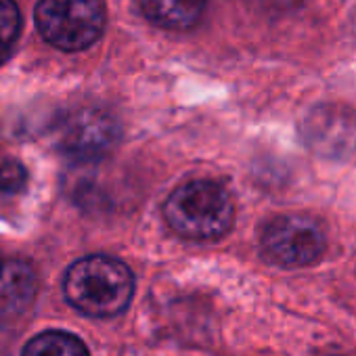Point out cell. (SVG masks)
Returning <instances> with one entry per match:
<instances>
[{
	"label": "cell",
	"mask_w": 356,
	"mask_h": 356,
	"mask_svg": "<svg viewBox=\"0 0 356 356\" xmlns=\"http://www.w3.org/2000/svg\"><path fill=\"white\" fill-rule=\"evenodd\" d=\"M67 302L86 316L109 318L124 312L134 293L130 268L111 256H86L74 262L65 275Z\"/></svg>",
	"instance_id": "obj_1"
},
{
	"label": "cell",
	"mask_w": 356,
	"mask_h": 356,
	"mask_svg": "<svg viewBox=\"0 0 356 356\" xmlns=\"http://www.w3.org/2000/svg\"><path fill=\"white\" fill-rule=\"evenodd\" d=\"M168 227L191 241L225 237L235 220L231 193L214 181H191L170 193L163 204Z\"/></svg>",
	"instance_id": "obj_2"
},
{
	"label": "cell",
	"mask_w": 356,
	"mask_h": 356,
	"mask_svg": "<svg viewBox=\"0 0 356 356\" xmlns=\"http://www.w3.org/2000/svg\"><path fill=\"white\" fill-rule=\"evenodd\" d=\"M40 36L59 51L90 49L105 30L103 0H40L36 7Z\"/></svg>",
	"instance_id": "obj_3"
},
{
	"label": "cell",
	"mask_w": 356,
	"mask_h": 356,
	"mask_svg": "<svg viewBox=\"0 0 356 356\" xmlns=\"http://www.w3.org/2000/svg\"><path fill=\"white\" fill-rule=\"evenodd\" d=\"M327 248L321 225L308 216L289 214L268 222L260 237V252L266 262L283 268L314 264Z\"/></svg>",
	"instance_id": "obj_4"
},
{
	"label": "cell",
	"mask_w": 356,
	"mask_h": 356,
	"mask_svg": "<svg viewBox=\"0 0 356 356\" xmlns=\"http://www.w3.org/2000/svg\"><path fill=\"white\" fill-rule=\"evenodd\" d=\"M118 136H120V126L115 118L95 107H86L70 113L57 130L59 147L70 155L82 159L103 155L115 145Z\"/></svg>",
	"instance_id": "obj_5"
},
{
	"label": "cell",
	"mask_w": 356,
	"mask_h": 356,
	"mask_svg": "<svg viewBox=\"0 0 356 356\" xmlns=\"http://www.w3.org/2000/svg\"><path fill=\"white\" fill-rule=\"evenodd\" d=\"M304 136L310 149L321 155H348L356 149V115L343 107L323 105L306 118Z\"/></svg>",
	"instance_id": "obj_6"
},
{
	"label": "cell",
	"mask_w": 356,
	"mask_h": 356,
	"mask_svg": "<svg viewBox=\"0 0 356 356\" xmlns=\"http://www.w3.org/2000/svg\"><path fill=\"white\" fill-rule=\"evenodd\" d=\"M145 17L163 30H191L200 24L206 0H140Z\"/></svg>",
	"instance_id": "obj_7"
},
{
	"label": "cell",
	"mask_w": 356,
	"mask_h": 356,
	"mask_svg": "<svg viewBox=\"0 0 356 356\" xmlns=\"http://www.w3.org/2000/svg\"><path fill=\"white\" fill-rule=\"evenodd\" d=\"M22 356H90L84 341L65 331H44L28 341Z\"/></svg>",
	"instance_id": "obj_8"
},
{
	"label": "cell",
	"mask_w": 356,
	"mask_h": 356,
	"mask_svg": "<svg viewBox=\"0 0 356 356\" xmlns=\"http://www.w3.org/2000/svg\"><path fill=\"white\" fill-rule=\"evenodd\" d=\"M22 28V15L15 5V0H0V63H3L19 36Z\"/></svg>",
	"instance_id": "obj_9"
},
{
	"label": "cell",
	"mask_w": 356,
	"mask_h": 356,
	"mask_svg": "<svg viewBox=\"0 0 356 356\" xmlns=\"http://www.w3.org/2000/svg\"><path fill=\"white\" fill-rule=\"evenodd\" d=\"M26 181H28V174L19 161L0 157V191L15 193V191L24 189Z\"/></svg>",
	"instance_id": "obj_10"
},
{
	"label": "cell",
	"mask_w": 356,
	"mask_h": 356,
	"mask_svg": "<svg viewBox=\"0 0 356 356\" xmlns=\"http://www.w3.org/2000/svg\"><path fill=\"white\" fill-rule=\"evenodd\" d=\"M0 268H3V262H0Z\"/></svg>",
	"instance_id": "obj_11"
}]
</instances>
